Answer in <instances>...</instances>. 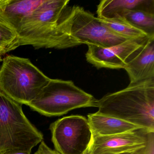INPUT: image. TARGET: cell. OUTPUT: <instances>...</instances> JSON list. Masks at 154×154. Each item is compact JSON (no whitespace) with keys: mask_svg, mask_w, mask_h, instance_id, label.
Listing matches in <instances>:
<instances>
[{"mask_svg":"<svg viewBox=\"0 0 154 154\" xmlns=\"http://www.w3.org/2000/svg\"><path fill=\"white\" fill-rule=\"evenodd\" d=\"M22 105L0 91V154L14 149L31 152L44 139L24 114Z\"/></svg>","mask_w":154,"mask_h":154,"instance_id":"obj_4","label":"cell"},{"mask_svg":"<svg viewBox=\"0 0 154 154\" xmlns=\"http://www.w3.org/2000/svg\"><path fill=\"white\" fill-rule=\"evenodd\" d=\"M97 100L72 81L50 79L28 106L42 115L52 117L62 116L79 108L96 107Z\"/></svg>","mask_w":154,"mask_h":154,"instance_id":"obj_5","label":"cell"},{"mask_svg":"<svg viewBox=\"0 0 154 154\" xmlns=\"http://www.w3.org/2000/svg\"><path fill=\"white\" fill-rule=\"evenodd\" d=\"M97 112L154 131V79L129 84L97 100Z\"/></svg>","mask_w":154,"mask_h":154,"instance_id":"obj_2","label":"cell"},{"mask_svg":"<svg viewBox=\"0 0 154 154\" xmlns=\"http://www.w3.org/2000/svg\"><path fill=\"white\" fill-rule=\"evenodd\" d=\"M131 10L154 13V0H103L97 6V18L112 19L124 11Z\"/></svg>","mask_w":154,"mask_h":154,"instance_id":"obj_13","label":"cell"},{"mask_svg":"<svg viewBox=\"0 0 154 154\" xmlns=\"http://www.w3.org/2000/svg\"><path fill=\"white\" fill-rule=\"evenodd\" d=\"M45 0H0V22L17 32L21 22Z\"/></svg>","mask_w":154,"mask_h":154,"instance_id":"obj_11","label":"cell"},{"mask_svg":"<svg viewBox=\"0 0 154 154\" xmlns=\"http://www.w3.org/2000/svg\"><path fill=\"white\" fill-rule=\"evenodd\" d=\"M149 38L130 39L107 48L88 45V50L85 54L86 60L98 69H124L129 61L143 47Z\"/></svg>","mask_w":154,"mask_h":154,"instance_id":"obj_8","label":"cell"},{"mask_svg":"<svg viewBox=\"0 0 154 154\" xmlns=\"http://www.w3.org/2000/svg\"><path fill=\"white\" fill-rule=\"evenodd\" d=\"M6 54H7V53H6L5 48H0V62L2 61V56Z\"/></svg>","mask_w":154,"mask_h":154,"instance_id":"obj_21","label":"cell"},{"mask_svg":"<svg viewBox=\"0 0 154 154\" xmlns=\"http://www.w3.org/2000/svg\"><path fill=\"white\" fill-rule=\"evenodd\" d=\"M17 34L15 30L0 22V48H6L16 40Z\"/></svg>","mask_w":154,"mask_h":154,"instance_id":"obj_16","label":"cell"},{"mask_svg":"<svg viewBox=\"0 0 154 154\" xmlns=\"http://www.w3.org/2000/svg\"><path fill=\"white\" fill-rule=\"evenodd\" d=\"M87 119L93 136H110L144 130L140 126L98 112L88 114Z\"/></svg>","mask_w":154,"mask_h":154,"instance_id":"obj_12","label":"cell"},{"mask_svg":"<svg viewBox=\"0 0 154 154\" xmlns=\"http://www.w3.org/2000/svg\"><path fill=\"white\" fill-rule=\"evenodd\" d=\"M99 19L113 32L129 39L138 38H151L145 32L136 28L122 19L104 20L99 18Z\"/></svg>","mask_w":154,"mask_h":154,"instance_id":"obj_15","label":"cell"},{"mask_svg":"<svg viewBox=\"0 0 154 154\" xmlns=\"http://www.w3.org/2000/svg\"><path fill=\"white\" fill-rule=\"evenodd\" d=\"M2 62L0 91L22 105H28L50 81L28 58L8 55Z\"/></svg>","mask_w":154,"mask_h":154,"instance_id":"obj_3","label":"cell"},{"mask_svg":"<svg viewBox=\"0 0 154 154\" xmlns=\"http://www.w3.org/2000/svg\"><path fill=\"white\" fill-rule=\"evenodd\" d=\"M146 131L139 130L110 136H93L88 154H120L146 146Z\"/></svg>","mask_w":154,"mask_h":154,"instance_id":"obj_9","label":"cell"},{"mask_svg":"<svg viewBox=\"0 0 154 154\" xmlns=\"http://www.w3.org/2000/svg\"><path fill=\"white\" fill-rule=\"evenodd\" d=\"M143 148L140 149L136 150V151H133V152H127V153H122V154H141L142 149Z\"/></svg>","mask_w":154,"mask_h":154,"instance_id":"obj_20","label":"cell"},{"mask_svg":"<svg viewBox=\"0 0 154 154\" xmlns=\"http://www.w3.org/2000/svg\"><path fill=\"white\" fill-rule=\"evenodd\" d=\"M116 18H121L136 28L154 37V13L143 10L126 11Z\"/></svg>","mask_w":154,"mask_h":154,"instance_id":"obj_14","label":"cell"},{"mask_svg":"<svg viewBox=\"0 0 154 154\" xmlns=\"http://www.w3.org/2000/svg\"><path fill=\"white\" fill-rule=\"evenodd\" d=\"M52 140L60 154H85L91 144L93 135L87 118L71 115L50 125Z\"/></svg>","mask_w":154,"mask_h":154,"instance_id":"obj_7","label":"cell"},{"mask_svg":"<svg viewBox=\"0 0 154 154\" xmlns=\"http://www.w3.org/2000/svg\"><path fill=\"white\" fill-rule=\"evenodd\" d=\"M65 26L68 34L81 45L107 48L130 39L111 30L93 14L80 6L69 8Z\"/></svg>","mask_w":154,"mask_h":154,"instance_id":"obj_6","label":"cell"},{"mask_svg":"<svg viewBox=\"0 0 154 154\" xmlns=\"http://www.w3.org/2000/svg\"><path fill=\"white\" fill-rule=\"evenodd\" d=\"M124 69L129 77L130 84L154 79V38L148 39Z\"/></svg>","mask_w":154,"mask_h":154,"instance_id":"obj_10","label":"cell"},{"mask_svg":"<svg viewBox=\"0 0 154 154\" xmlns=\"http://www.w3.org/2000/svg\"><path fill=\"white\" fill-rule=\"evenodd\" d=\"M35 154H60L59 153L49 148L44 141H42L40 143V145L38 147L37 151Z\"/></svg>","mask_w":154,"mask_h":154,"instance_id":"obj_18","label":"cell"},{"mask_svg":"<svg viewBox=\"0 0 154 154\" xmlns=\"http://www.w3.org/2000/svg\"><path fill=\"white\" fill-rule=\"evenodd\" d=\"M146 146L142 149L141 154H154V131H146Z\"/></svg>","mask_w":154,"mask_h":154,"instance_id":"obj_17","label":"cell"},{"mask_svg":"<svg viewBox=\"0 0 154 154\" xmlns=\"http://www.w3.org/2000/svg\"><path fill=\"white\" fill-rule=\"evenodd\" d=\"M85 154H87V153H85Z\"/></svg>","mask_w":154,"mask_h":154,"instance_id":"obj_22","label":"cell"},{"mask_svg":"<svg viewBox=\"0 0 154 154\" xmlns=\"http://www.w3.org/2000/svg\"><path fill=\"white\" fill-rule=\"evenodd\" d=\"M30 153H31L30 151H26V150L14 149V150L6 151L2 154H30Z\"/></svg>","mask_w":154,"mask_h":154,"instance_id":"obj_19","label":"cell"},{"mask_svg":"<svg viewBox=\"0 0 154 154\" xmlns=\"http://www.w3.org/2000/svg\"><path fill=\"white\" fill-rule=\"evenodd\" d=\"M68 0H45L21 22L17 37L7 53L19 47L30 45L36 49H62L81 45L66 31L65 20Z\"/></svg>","mask_w":154,"mask_h":154,"instance_id":"obj_1","label":"cell"}]
</instances>
